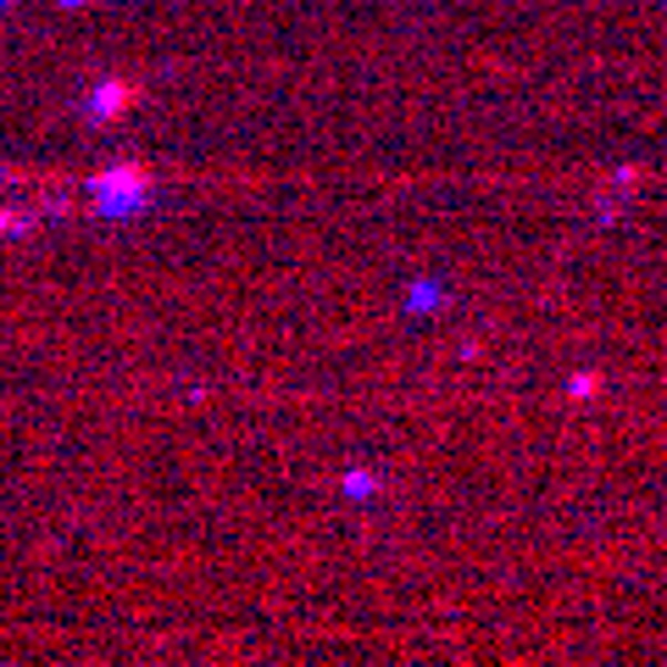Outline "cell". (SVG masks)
<instances>
[{
	"label": "cell",
	"mask_w": 667,
	"mask_h": 667,
	"mask_svg": "<svg viewBox=\"0 0 667 667\" xmlns=\"http://www.w3.org/2000/svg\"><path fill=\"white\" fill-rule=\"evenodd\" d=\"M95 189H101V206H140V195H145V173H140V167H123V173L95 178Z\"/></svg>",
	"instance_id": "6da1fadb"
},
{
	"label": "cell",
	"mask_w": 667,
	"mask_h": 667,
	"mask_svg": "<svg viewBox=\"0 0 667 667\" xmlns=\"http://www.w3.org/2000/svg\"><path fill=\"white\" fill-rule=\"evenodd\" d=\"M129 101H134V84H106L95 95V117H117V106H129Z\"/></svg>",
	"instance_id": "7a4b0ae2"
},
{
	"label": "cell",
	"mask_w": 667,
	"mask_h": 667,
	"mask_svg": "<svg viewBox=\"0 0 667 667\" xmlns=\"http://www.w3.org/2000/svg\"><path fill=\"white\" fill-rule=\"evenodd\" d=\"M7 228H18V217H12V212H0V234H7Z\"/></svg>",
	"instance_id": "3957f363"
}]
</instances>
